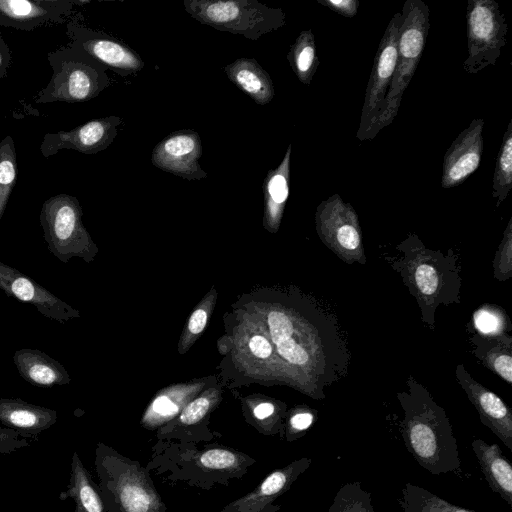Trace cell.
Returning <instances> with one entry per match:
<instances>
[{
  "instance_id": "6da1fadb",
  "label": "cell",
  "mask_w": 512,
  "mask_h": 512,
  "mask_svg": "<svg viewBox=\"0 0 512 512\" xmlns=\"http://www.w3.org/2000/svg\"><path fill=\"white\" fill-rule=\"evenodd\" d=\"M195 444H163L157 449L150 467L171 471L167 479L209 489L216 483L227 485L241 479L256 460L233 448L211 445L195 449Z\"/></svg>"
},
{
  "instance_id": "7a4b0ae2",
  "label": "cell",
  "mask_w": 512,
  "mask_h": 512,
  "mask_svg": "<svg viewBox=\"0 0 512 512\" xmlns=\"http://www.w3.org/2000/svg\"><path fill=\"white\" fill-rule=\"evenodd\" d=\"M401 434L406 449L433 475L460 470L458 444L444 411L427 399H405Z\"/></svg>"
},
{
  "instance_id": "3957f363",
  "label": "cell",
  "mask_w": 512,
  "mask_h": 512,
  "mask_svg": "<svg viewBox=\"0 0 512 512\" xmlns=\"http://www.w3.org/2000/svg\"><path fill=\"white\" fill-rule=\"evenodd\" d=\"M95 467L106 512H167L149 469L139 461L99 443Z\"/></svg>"
},
{
  "instance_id": "277c9868",
  "label": "cell",
  "mask_w": 512,
  "mask_h": 512,
  "mask_svg": "<svg viewBox=\"0 0 512 512\" xmlns=\"http://www.w3.org/2000/svg\"><path fill=\"white\" fill-rule=\"evenodd\" d=\"M401 14L396 67L383 109L375 123L374 136L397 116L403 94L422 57L430 28L429 7L422 0H406Z\"/></svg>"
},
{
  "instance_id": "5b68a950",
  "label": "cell",
  "mask_w": 512,
  "mask_h": 512,
  "mask_svg": "<svg viewBox=\"0 0 512 512\" xmlns=\"http://www.w3.org/2000/svg\"><path fill=\"white\" fill-rule=\"evenodd\" d=\"M52 76L33 98L36 104L89 101L107 87L108 78L100 63L68 45L47 54Z\"/></svg>"
},
{
  "instance_id": "8992f818",
  "label": "cell",
  "mask_w": 512,
  "mask_h": 512,
  "mask_svg": "<svg viewBox=\"0 0 512 512\" xmlns=\"http://www.w3.org/2000/svg\"><path fill=\"white\" fill-rule=\"evenodd\" d=\"M183 4L185 11L200 23L250 40H258L286 23L281 8L268 7L257 0H185Z\"/></svg>"
},
{
  "instance_id": "52a82bcc",
  "label": "cell",
  "mask_w": 512,
  "mask_h": 512,
  "mask_svg": "<svg viewBox=\"0 0 512 512\" xmlns=\"http://www.w3.org/2000/svg\"><path fill=\"white\" fill-rule=\"evenodd\" d=\"M49 252L68 263L73 257L92 260L95 246L82 223V208L72 195L59 193L46 199L39 215Z\"/></svg>"
},
{
  "instance_id": "ba28073f",
  "label": "cell",
  "mask_w": 512,
  "mask_h": 512,
  "mask_svg": "<svg viewBox=\"0 0 512 512\" xmlns=\"http://www.w3.org/2000/svg\"><path fill=\"white\" fill-rule=\"evenodd\" d=\"M508 26L494 0H468L466 8L467 58L463 69L477 74L493 66L506 45Z\"/></svg>"
},
{
  "instance_id": "9c48e42d",
  "label": "cell",
  "mask_w": 512,
  "mask_h": 512,
  "mask_svg": "<svg viewBox=\"0 0 512 512\" xmlns=\"http://www.w3.org/2000/svg\"><path fill=\"white\" fill-rule=\"evenodd\" d=\"M401 22L402 14L400 11L392 16L378 45L356 134L360 141L375 137V123L383 109L384 100L396 67Z\"/></svg>"
},
{
  "instance_id": "30bf717a",
  "label": "cell",
  "mask_w": 512,
  "mask_h": 512,
  "mask_svg": "<svg viewBox=\"0 0 512 512\" xmlns=\"http://www.w3.org/2000/svg\"><path fill=\"white\" fill-rule=\"evenodd\" d=\"M122 123L118 116L92 119L69 131L46 133L40 144V153L48 158L60 150L70 149L83 154H97L110 146Z\"/></svg>"
},
{
  "instance_id": "8fae6325",
  "label": "cell",
  "mask_w": 512,
  "mask_h": 512,
  "mask_svg": "<svg viewBox=\"0 0 512 512\" xmlns=\"http://www.w3.org/2000/svg\"><path fill=\"white\" fill-rule=\"evenodd\" d=\"M202 144L197 132L183 129L171 133L153 148L151 162L157 168L187 180H200L207 173L199 164Z\"/></svg>"
},
{
  "instance_id": "7c38bea8",
  "label": "cell",
  "mask_w": 512,
  "mask_h": 512,
  "mask_svg": "<svg viewBox=\"0 0 512 512\" xmlns=\"http://www.w3.org/2000/svg\"><path fill=\"white\" fill-rule=\"evenodd\" d=\"M66 36V45L84 52L100 64L126 72H136L144 67V62L126 45L99 35L80 23L76 16L67 21Z\"/></svg>"
},
{
  "instance_id": "4fadbf2b",
  "label": "cell",
  "mask_w": 512,
  "mask_h": 512,
  "mask_svg": "<svg viewBox=\"0 0 512 512\" xmlns=\"http://www.w3.org/2000/svg\"><path fill=\"white\" fill-rule=\"evenodd\" d=\"M76 5L77 0H0V27L30 32L66 24Z\"/></svg>"
},
{
  "instance_id": "5bb4252c",
  "label": "cell",
  "mask_w": 512,
  "mask_h": 512,
  "mask_svg": "<svg viewBox=\"0 0 512 512\" xmlns=\"http://www.w3.org/2000/svg\"><path fill=\"white\" fill-rule=\"evenodd\" d=\"M312 463L309 457H301L273 470L256 488L231 501L218 512H278L281 505L277 498L285 494Z\"/></svg>"
},
{
  "instance_id": "9a60e30c",
  "label": "cell",
  "mask_w": 512,
  "mask_h": 512,
  "mask_svg": "<svg viewBox=\"0 0 512 512\" xmlns=\"http://www.w3.org/2000/svg\"><path fill=\"white\" fill-rule=\"evenodd\" d=\"M0 289L9 297L34 306L43 316L64 323L79 312L32 278L0 261Z\"/></svg>"
},
{
  "instance_id": "2e32d148",
  "label": "cell",
  "mask_w": 512,
  "mask_h": 512,
  "mask_svg": "<svg viewBox=\"0 0 512 512\" xmlns=\"http://www.w3.org/2000/svg\"><path fill=\"white\" fill-rule=\"evenodd\" d=\"M484 119L475 118L451 143L442 165L441 187L462 184L479 167L483 153Z\"/></svg>"
},
{
  "instance_id": "e0dca14e",
  "label": "cell",
  "mask_w": 512,
  "mask_h": 512,
  "mask_svg": "<svg viewBox=\"0 0 512 512\" xmlns=\"http://www.w3.org/2000/svg\"><path fill=\"white\" fill-rule=\"evenodd\" d=\"M316 221L321 233L333 238L341 248L352 251L360 246L357 214L338 194H333L319 204Z\"/></svg>"
},
{
  "instance_id": "ac0fdd59",
  "label": "cell",
  "mask_w": 512,
  "mask_h": 512,
  "mask_svg": "<svg viewBox=\"0 0 512 512\" xmlns=\"http://www.w3.org/2000/svg\"><path fill=\"white\" fill-rule=\"evenodd\" d=\"M20 376L37 387H52L70 383L64 366L46 353L32 348L17 350L13 356Z\"/></svg>"
},
{
  "instance_id": "d6986e66",
  "label": "cell",
  "mask_w": 512,
  "mask_h": 512,
  "mask_svg": "<svg viewBox=\"0 0 512 512\" xmlns=\"http://www.w3.org/2000/svg\"><path fill=\"white\" fill-rule=\"evenodd\" d=\"M471 447L490 489L511 507L512 466L500 446L475 439Z\"/></svg>"
},
{
  "instance_id": "ffe728a7",
  "label": "cell",
  "mask_w": 512,
  "mask_h": 512,
  "mask_svg": "<svg viewBox=\"0 0 512 512\" xmlns=\"http://www.w3.org/2000/svg\"><path fill=\"white\" fill-rule=\"evenodd\" d=\"M228 79L256 104L266 105L275 96L269 73L254 59L241 57L224 67Z\"/></svg>"
},
{
  "instance_id": "44dd1931",
  "label": "cell",
  "mask_w": 512,
  "mask_h": 512,
  "mask_svg": "<svg viewBox=\"0 0 512 512\" xmlns=\"http://www.w3.org/2000/svg\"><path fill=\"white\" fill-rule=\"evenodd\" d=\"M481 422L512 451V414L506 404L494 393L478 384L466 387Z\"/></svg>"
},
{
  "instance_id": "7402d4cb",
  "label": "cell",
  "mask_w": 512,
  "mask_h": 512,
  "mask_svg": "<svg viewBox=\"0 0 512 512\" xmlns=\"http://www.w3.org/2000/svg\"><path fill=\"white\" fill-rule=\"evenodd\" d=\"M57 420L52 409L27 403L21 399H0V422L27 433H39Z\"/></svg>"
},
{
  "instance_id": "603a6c76",
  "label": "cell",
  "mask_w": 512,
  "mask_h": 512,
  "mask_svg": "<svg viewBox=\"0 0 512 512\" xmlns=\"http://www.w3.org/2000/svg\"><path fill=\"white\" fill-rule=\"evenodd\" d=\"M291 151L289 144L281 163L267 173L263 182L265 220L272 228L278 226L289 197Z\"/></svg>"
},
{
  "instance_id": "cb8c5ba5",
  "label": "cell",
  "mask_w": 512,
  "mask_h": 512,
  "mask_svg": "<svg viewBox=\"0 0 512 512\" xmlns=\"http://www.w3.org/2000/svg\"><path fill=\"white\" fill-rule=\"evenodd\" d=\"M270 336L277 352L287 362L299 366L312 363V353L299 342L290 317L278 310L270 311L267 317Z\"/></svg>"
},
{
  "instance_id": "d4e9b609",
  "label": "cell",
  "mask_w": 512,
  "mask_h": 512,
  "mask_svg": "<svg viewBox=\"0 0 512 512\" xmlns=\"http://www.w3.org/2000/svg\"><path fill=\"white\" fill-rule=\"evenodd\" d=\"M68 492L76 504V512H106L99 490L77 453L72 458Z\"/></svg>"
},
{
  "instance_id": "484cf974",
  "label": "cell",
  "mask_w": 512,
  "mask_h": 512,
  "mask_svg": "<svg viewBox=\"0 0 512 512\" xmlns=\"http://www.w3.org/2000/svg\"><path fill=\"white\" fill-rule=\"evenodd\" d=\"M287 59L298 80L302 84L310 85L319 66L315 37L311 29L300 32L290 46Z\"/></svg>"
},
{
  "instance_id": "4316f807",
  "label": "cell",
  "mask_w": 512,
  "mask_h": 512,
  "mask_svg": "<svg viewBox=\"0 0 512 512\" xmlns=\"http://www.w3.org/2000/svg\"><path fill=\"white\" fill-rule=\"evenodd\" d=\"M399 505L402 512H475L412 483H406L402 488Z\"/></svg>"
},
{
  "instance_id": "83f0119b",
  "label": "cell",
  "mask_w": 512,
  "mask_h": 512,
  "mask_svg": "<svg viewBox=\"0 0 512 512\" xmlns=\"http://www.w3.org/2000/svg\"><path fill=\"white\" fill-rule=\"evenodd\" d=\"M512 188V119L508 122L496 158L492 181V196L496 207L507 198Z\"/></svg>"
},
{
  "instance_id": "f1b7e54d",
  "label": "cell",
  "mask_w": 512,
  "mask_h": 512,
  "mask_svg": "<svg viewBox=\"0 0 512 512\" xmlns=\"http://www.w3.org/2000/svg\"><path fill=\"white\" fill-rule=\"evenodd\" d=\"M17 173L15 143L12 136L7 135L0 141V221L16 184Z\"/></svg>"
},
{
  "instance_id": "f546056e",
  "label": "cell",
  "mask_w": 512,
  "mask_h": 512,
  "mask_svg": "<svg viewBox=\"0 0 512 512\" xmlns=\"http://www.w3.org/2000/svg\"><path fill=\"white\" fill-rule=\"evenodd\" d=\"M327 512H375L371 493L359 481L342 485Z\"/></svg>"
},
{
  "instance_id": "4dcf8cb0",
  "label": "cell",
  "mask_w": 512,
  "mask_h": 512,
  "mask_svg": "<svg viewBox=\"0 0 512 512\" xmlns=\"http://www.w3.org/2000/svg\"><path fill=\"white\" fill-rule=\"evenodd\" d=\"M315 415L312 411L301 410L293 413L287 422L285 438L288 442L301 438L313 425Z\"/></svg>"
},
{
  "instance_id": "1f68e13d",
  "label": "cell",
  "mask_w": 512,
  "mask_h": 512,
  "mask_svg": "<svg viewBox=\"0 0 512 512\" xmlns=\"http://www.w3.org/2000/svg\"><path fill=\"white\" fill-rule=\"evenodd\" d=\"M415 280L419 290L426 294L432 295L438 287V275L435 269L428 264H421L416 268Z\"/></svg>"
},
{
  "instance_id": "d6a6232c",
  "label": "cell",
  "mask_w": 512,
  "mask_h": 512,
  "mask_svg": "<svg viewBox=\"0 0 512 512\" xmlns=\"http://www.w3.org/2000/svg\"><path fill=\"white\" fill-rule=\"evenodd\" d=\"M322 6L337 14L353 18L357 15L360 2L358 0H317Z\"/></svg>"
},
{
  "instance_id": "836d02e7",
  "label": "cell",
  "mask_w": 512,
  "mask_h": 512,
  "mask_svg": "<svg viewBox=\"0 0 512 512\" xmlns=\"http://www.w3.org/2000/svg\"><path fill=\"white\" fill-rule=\"evenodd\" d=\"M474 322L477 329L483 333H493L501 325L498 317L487 310H479L474 316Z\"/></svg>"
},
{
  "instance_id": "e575fe53",
  "label": "cell",
  "mask_w": 512,
  "mask_h": 512,
  "mask_svg": "<svg viewBox=\"0 0 512 512\" xmlns=\"http://www.w3.org/2000/svg\"><path fill=\"white\" fill-rule=\"evenodd\" d=\"M276 413V408L274 404L270 402H262L260 404H257L253 410L252 415L253 418L258 422L262 423L264 422L266 424V435H272L275 434L273 428L271 427L270 418L274 416Z\"/></svg>"
},
{
  "instance_id": "d590c367",
  "label": "cell",
  "mask_w": 512,
  "mask_h": 512,
  "mask_svg": "<svg viewBox=\"0 0 512 512\" xmlns=\"http://www.w3.org/2000/svg\"><path fill=\"white\" fill-rule=\"evenodd\" d=\"M249 348L251 352L258 358L266 359L272 353V346L270 342L261 335H254L249 341Z\"/></svg>"
},
{
  "instance_id": "8d00e7d4",
  "label": "cell",
  "mask_w": 512,
  "mask_h": 512,
  "mask_svg": "<svg viewBox=\"0 0 512 512\" xmlns=\"http://www.w3.org/2000/svg\"><path fill=\"white\" fill-rule=\"evenodd\" d=\"M493 366L495 371L507 382H511L512 376V359L508 354H501L494 358Z\"/></svg>"
},
{
  "instance_id": "74e56055",
  "label": "cell",
  "mask_w": 512,
  "mask_h": 512,
  "mask_svg": "<svg viewBox=\"0 0 512 512\" xmlns=\"http://www.w3.org/2000/svg\"><path fill=\"white\" fill-rule=\"evenodd\" d=\"M12 63V56L8 44L2 37L0 31V80L8 76V71Z\"/></svg>"
},
{
  "instance_id": "f35d334b",
  "label": "cell",
  "mask_w": 512,
  "mask_h": 512,
  "mask_svg": "<svg viewBox=\"0 0 512 512\" xmlns=\"http://www.w3.org/2000/svg\"><path fill=\"white\" fill-rule=\"evenodd\" d=\"M207 313L204 309L200 308L195 310L189 320L188 329L192 334L200 333L206 325Z\"/></svg>"
}]
</instances>
